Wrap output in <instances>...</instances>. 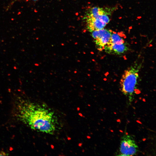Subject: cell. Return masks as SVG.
Listing matches in <instances>:
<instances>
[{
    "instance_id": "cell-1",
    "label": "cell",
    "mask_w": 156,
    "mask_h": 156,
    "mask_svg": "<svg viewBox=\"0 0 156 156\" xmlns=\"http://www.w3.org/2000/svg\"><path fill=\"white\" fill-rule=\"evenodd\" d=\"M16 115L20 121L38 132L53 134L55 130L53 113L29 100L21 99L16 103Z\"/></svg>"
},
{
    "instance_id": "cell-2",
    "label": "cell",
    "mask_w": 156,
    "mask_h": 156,
    "mask_svg": "<svg viewBox=\"0 0 156 156\" xmlns=\"http://www.w3.org/2000/svg\"><path fill=\"white\" fill-rule=\"evenodd\" d=\"M141 66L135 64L129 67L124 71L120 80L121 90L130 101H132L135 92Z\"/></svg>"
},
{
    "instance_id": "cell-3",
    "label": "cell",
    "mask_w": 156,
    "mask_h": 156,
    "mask_svg": "<svg viewBox=\"0 0 156 156\" xmlns=\"http://www.w3.org/2000/svg\"><path fill=\"white\" fill-rule=\"evenodd\" d=\"M138 147L133 138L127 134L121 138L119 151L117 155L133 156L136 155Z\"/></svg>"
},
{
    "instance_id": "cell-4",
    "label": "cell",
    "mask_w": 156,
    "mask_h": 156,
    "mask_svg": "<svg viewBox=\"0 0 156 156\" xmlns=\"http://www.w3.org/2000/svg\"><path fill=\"white\" fill-rule=\"evenodd\" d=\"M91 32L98 49L100 51L104 50L110 42L112 32L103 28Z\"/></svg>"
},
{
    "instance_id": "cell-5",
    "label": "cell",
    "mask_w": 156,
    "mask_h": 156,
    "mask_svg": "<svg viewBox=\"0 0 156 156\" xmlns=\"http://www.w3.org/2000/svg\"><path fill=\"white\" fill-rule=\"evenodd\" d=\"M104 50L109 54L120 55L127 51L128 47L125 42L109 43L105 47Z\"/></svg>"
},
{
    "instance_id": "cell-6",
    "label": "cell",
    "mask_w": 156,
    "mask_h": 156,
    "mask_svg": "<svg viewBox=\"0 0 156 156\" xmlns=\"http://www.w3.org/2000/svg\"><path fill=\"white\" fill-rule=\"evenodd\" d=\"M123 39L119 34L116 33L112 32L109 43H124Z\"/></svg>"
},
{
    "instance_id": "cell-7",
    "label": "cell",
    "mask_w": 156,
    "mask_h": 156,
    "mask_svg": "<svg viewBox=\"0 0 156 156\" xmlns=\"http://www.w3.org/2000/svg\"><path fill=\"white\" fill-rule=\"evenodd\" d=\"M8 155V153L2 151H0V156H7Z\"/></svg>"
},
{
    "instance_id": "cell-8",
    "label": "cell",
    "mask_w": 156,
    "mask_h": 156,
    "mask_svg": "<svg viewBox=\"0 0 156 156\" xmlns=\"http://www.w3.org/2000/svg\"><path fill=\"white\" fill-rule=\"evenodd\" d=\"M29 0L32 1H37L38 0Z\"/></svg>"
}]
</instances>
